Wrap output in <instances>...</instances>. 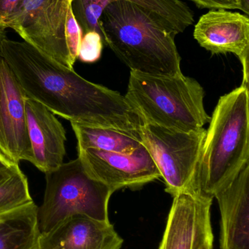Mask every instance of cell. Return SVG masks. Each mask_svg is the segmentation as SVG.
I'll return each mask as SVG.
<instances>
[{
    "instance_id": "30bf717a",
    "label": "cell",
    "mask_w": 249,
    "mask_h": 249,
    "mask_svg": "<svg viewBox=\"0 0 249 249\" xmlns=\"http://www.w3.org/2000/svg\"><path fill=\"white\" fill-rule=\"evenodd\" d=\"M26 95L8 64L0 58V151L13 162H32L26 124Z\"/></svg>"
},
{
    "instance_id": "2e32d148",
    "label": "cell",
    "mask_w": 249,
    "mask_h": 249,
    "mask_svg": "<svg viewBox=\"0 0 249 249\" xmlns=\"http://www.w3.org/2000/svg\"><path fill=\"white\" fill-rule=\"evenodd\" d=\"M38 209L32 201L0 214V249H38Z\"/></svg>"
},
{
    "instance_id": "7c38bea8",
    "label": "cell",
    "mask_w": 249,
    "mask_h": 249,
    "mask_svg": "<svg viewBox=\"0 0 249 249\" xmlns=\"http://www.w3.org/2000/svg\"><path fill=\"white\" fill-rule=\"evenodd\" d=\"M26 124L33 164L44 174L61 166L66 155V130L55 115L39 102L26 97Z\"/></svg>"
},
{
    "instance_id": "603a6c76",
    "label": "cell",
    "mask_w": 249,
    "mask_h": 249,
    "mask_svg": "<svg viewBox=\"0 0 249 249\" xmlns=\"http://www.w3.org/2000/svg\"><path fill=\"white\" fill-rule=\"evenodd\" d=\"M213 232L206 235L195 249H213Z\"/></svg>"
},
{
    "instance_id": "ac0fdd59",
    "label": "cell",
    "mask_w": 249,
    "mask_h": 249,
    "mask_svg": "<svg viewBox=\"0 0 249 249\" xmlns=\"http://www.w3.org/2000/svg\"><path fill=\"white\" fill-rule=\"evenodd\" d=\"M32 201L28 179L19 163L0 171V213Z\"/></svg>"
},
{
    "instance_id": "cb8c5ba5",
    "label": "cell",
    "mask_w": 249,
    "mask_h": 249,
    "mask_svg": "<svg viewBox=\"0 0 249 249\" xmlns=\"http://www.w3.org/2000/svg\"><path fill=\"white\" fill-rule=\"evenodd\" d=\"M15 163H17V162H13L0 151V171L9 168Z\"/></svg>"
},
{
    "instance_id": "83f0119b",
    "label": "cell",
    "mask_w": 249,
    "mask_h": 249,
    "mask_svg": "<svg viewBox=\"0 0 249 249\" xmlns=\"http://www.w3.org/2000/svg\"><path fill=\"white\" fill-rule=\"evenodd\" d=\"M1 213H0V214H1Z\"/></svg>"
},
{
    "instance_id": "e0dca14e",
    "label": "cell",
    "mask_w": 249,
    "mask_h": 249,
    "mask_svg": "<svg viewBox=\"0 0 249 249\" xmlns=\"http://www.w3.org/2000/svg\"><path fill=\"white\" fill-rule=\"evenodd\" d=\"M70 124L77 141V149H96L130 153L143 144L140 131Z\"/></svg>"
},
{
    "instance_id": "5b68a950",
    "label": "cell",
    "mask_w": 249,
    "mask_h": 249,
    "mask_svg": "<svg viewBox=\"0 0 249 249\" xmlns=\"http://www.w3.org/2000/svg\"><path fill=\"white\" fill-rule=\"evenodd\" d=\"M45 181L43 202L38 209L39 234L72 216L110 222L108 203L114 192L92 178L78 158L45 174Z\"/></svg>"
},
{
    "instance_id": "d4e9b609",
    "label": "cell",
    "mask_w": 249,
    "mask_h": 249,
    "mask_svg": "<svg viewBox=\"0 0 249 249\" xmlns=\"http://www.w3.org/2000/svg\"><path fill=\"white\" fill-rule=\"evenodd\" d=\"M240 4H241V10L249 15V0H239Z\"/></svg>"
},
{
    "instance_id": "4316f807",
    "label": "cell",
    "mask_w": 249,
    "mask_h": 249,
    "mask_svg": "<svg viewBox=\"0 0 249 249\" xmlns=\"http://www.w3.org/2000/svg\"><path fill=\"white\" fill-rule=\"evenodd\" d=\"M236 1H238V2H239V0H236Z\"/></svg>"
},
{
    "instance_id": "8fae6325",
    "label": "cell",
    "mask_w": 249,
    "mask_h": 249,
    "mask_svg": "<svg viewBox=\"0 0 249 249\" xmlns=\"http://www.w3.org/2000/svg\"><path fill=\"white\" fill-rule=\"evenodd\" d=\"M194 37L213 54L231 53L243 66V83L249 86V18L238 12L212 10L203 15L194 27Z\"/></svg>"
},
{
    "instance_id": "7a4b0ae2",
    "label": "cell",
    "mask_w": 249,
    "mask_h": 249,
    "mask_svg": "<svg viewBox=\"0 0 249 249\" xmlns=\"http://www.w3.org/2000/svg\"><path fill=\"white\" fill-rule=\"evenodd\" d=\"M105 45L131 71L153 76L182 75L174 35L153 16L130 1H114L101 14Z\"/></svg>"
},
{
    "instance_id": "44dd1931",
    "label": "cell",
    "mask_w": 249,
    "mask_h": 249,
    "mask_svg": "<svg viewBox=\"0 0 249 249\" xmlns=\"http://www.w3.org/2000/svg\"><path fill=\"white\" fill-rule=\"evenodd\" d=\"M200 8L241 10V4L236 0H191Z\"/></svg>"
},
{
    "instance_id": "277c9868",
    "label": "cell",
    "mask_w": 249,
    "mask_h": 249,
    "mask_svg": "<svg viewBox=\"0 0 249 249\" xmlns=\"http://www.w3.org/2000/svg\"><path fill=\"white\" fill-rule=\"evenodd\" d=\"M204 96L200 83L184 74L165 77L131 71L125 96L146 124L192 131L210 122Z\"/></svg>"
},
{
    "instance_id": "9a60e30c",
    "label": "cell",
    "mask_w": 249,
    "mask_h": 249,
    "mask_svg": "<svg viewBox=\"0 0 249 249\" xmlns=\"http://www.w3.org/2000/svg\"><path fill=\"white\" fill-rule=\"evenodd\" d=\"M221 213V249H249V162L215 193Z\"/></svg>"
},
{
    "instance_id": "9c48e42d",
    "label": "cell",
    "mask_w": 249,
    "mask_h": 249,
    "mask_svg": "<svg viewBox=\"0 0 249 249\" xmlns=\"http://www.w3.org/2000/svg\"><path fill=\"white\" fill-rule=\"evenodd\" d=\"M213 198L193 185L173 196L159 249H195L212 232Z\"/></svg>"
},
{
    "instance_id": "ba28073f",
    "label": "cell",
    "mask_w": 249,
    "mask_h": 249,
    "mask_svg": "<svg viewBox=\"0 0 249 249\" xmlns=\"http://www.w3.org/2000/svg\"><path fill=\"white\" fill-rule=\"evenodd\" d=\"M78 158L86 172L115 192L135 187L161 177L144 145L130 153L79 149Z\"/></svg>"
},
{
    "instance_id": "52a82bcc",
    "label": "cell",
    "mask_w": 249,
    "mask_h": 249,
    "mask_svg": "<svg viewBox=\"0 0 249 249\" xmlns=\"http://www.w3.org/2000/svg\"><path fill=\"white\" fill-rule=\"evenodd\" d=\"M73 0H26L3 27L13 29L25 42L61 65L73 69L66 25Z\"/></svg>"
},
{
    "instance_id": "7402d4cb",
    "label": "cell",
    "mask_w": 249,
    "mask_h": 249,
    "mask_svg": "<svg viewBox=\"0 0 249 249\" xmlns=\"http://www.w3.org/2000/svg\"><path fill=\"white\" fill-rule=\"evenodd\" d=\"M26 0H0V26L11 17Z\"/></svg>"
},
{
    "instance_id": "3957f363",
    "label": "cell",
    "mask_w": 249,
    "mask_h": 249,
    "mask_svg": "<svg viewBox=\"0 0 249 249\" xmlns=\"http://www.w3.org/2000/svg\"><path fill=\"white\" fill-rule=\"evenodd\" d=\"M249 160V86L241 85L219 99L211 117L193 186L213 197Z\"/></svg>"
},
{
    "instance_id": "8992f818",
    "label": "cell",
    "mask_w": 249,
    "mask_h": 249,
    "mask_svg": "<svg viewBox=\"0 0 249 249\" xmlns=\"http://www.w3.org/2000/svg\"><path fill=\"white\" fill-rule=\"evenodd\" d=\"M140 133L142 143L165 181L167 193L173 197L193 185L206 134L204 128L182 131L145 124Z\"/></svg>"
},
{
    "instance_id": "4fadbf2b",
    "label": "cell",
    "mask_w": 249,
    "mask_h": 249,
    "mask_svg": "<svg viewBox=\"0 0 249 249\" xmlns=\"http://www.w3.org/2000/svg\"><path fill=\"white\" fill-rule=\"evenodd\" d=\"M118 1H130L140 6L174 36L184 32L194 21L192 10L181 0H73V13L82 34L96 31L102 36L99 26L101 14L108 4Z\"/></svg>"
},
{
    "instance_id": "ffe728a7",
    "label": "cell",
    "mask_w": 249,
    "mask_h": 249,
    "mask_svg": "<svg viewBox=\"0 0 249 249\" xmlns=\"http://www.w3.org/2000/svg\"><path fill=\"white\" fill-rule=\"evenodd\" d=\"M81 29L75 17L73 7L70 9L67 16V25H66V39L67 48L72 62L74 64L78 56L79 48L81 42Z\"/></svg>"
},
{
    "instance_id": "484cf974",
    "label": "cell",
    "mask_w": 249,
    "mask_h": 249,
    "mask_svg": "<svg viewBox=\"0 0 249 249\" xmlns=\"http://www.w3.org/2000/svg\"><path fill=\"white\" fill-rule=\"evenodd\" d=\"M6 38L5 28L0 26V58H1V48L2 41Z\"/></svg>"
},
{
    "instance_id": "d6986e66",
    "label": "cell",
    "mask_w": 249,
    "mask_h": 249,
    "mask_svg": "<svg viewBox=\"0 0 249 249\" xmlns=\"http://www.w3.org/2000/svg\"><path fill=\"white\" fill-rule=\"evenodd\" d=\"M102 36L96 31L86 32L82 36L77 58L83 63H95L100 58L103 48Z\"/></svg>"
},
{
    "instance_id": "5bb4252c",
    "label": "cell",
    "mask_w": 249,
    "mask_h": 249,
    "mask_svg": "<svg viewBox=\"0 0 249 249\" xmlns=\"http://www.w3.org/2000/svg\"><path fill=\"white\" fill-rule=\"evenodd\" d=\"M123 243L111 222L75 216L39 234L38 249H121Z\"/></svg>"
},
{
    "instance_id": "6da1fadb",
    "label": "cell",
    "mask_w": 249,
    "mask_h": 249,
    "mask_svg": "<svg viewBox=\"0 0 249 249\" xmlns=\"http://www.w3.org/2000/svg\"><path fill=\"white\" fill-rule=\"evenodd\" d=\"M1 57L25 94L70 123L140 131L145 123L125 96L80 77L24 41H2Z\"/></svg>"
}]
</instances>
